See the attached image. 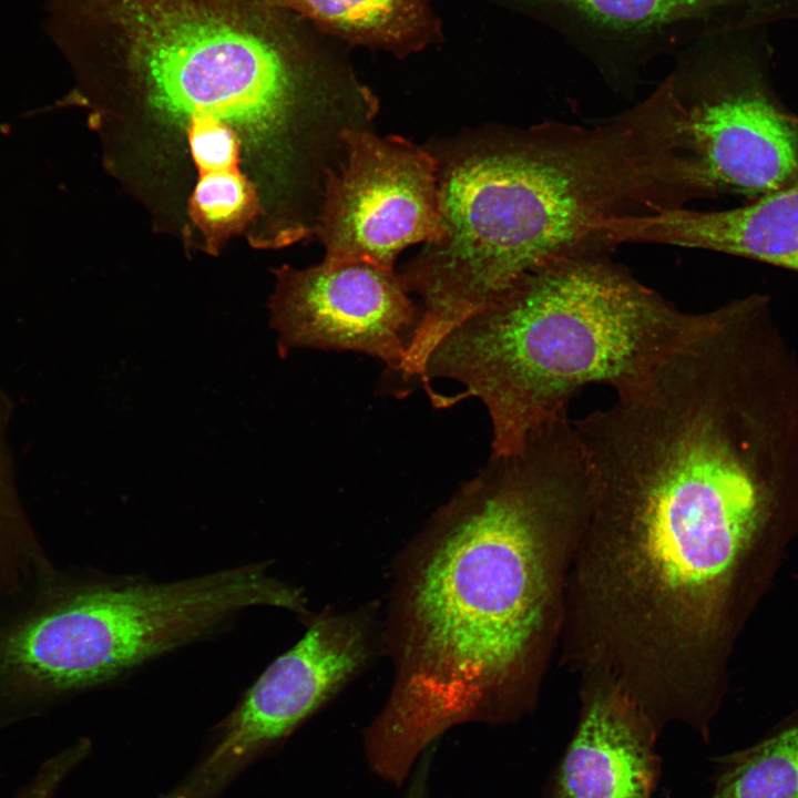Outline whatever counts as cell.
<instances>
[{
    "mask_svg": "<svg viewBox=\"0 0 798 798\" xmlns=\"http://www.w3.org/2000/svg\"><path fill=\"white\" fill-rule=\"evenodd\" d=\"M592 497L571 424L491 453L397 560L382 643L393 679L364 733L372 770L401 785L448 729L530 708Z\"/></svg>",
    "mask_w": 798,
    "mask_h": 798,
    "instance_id": "1",
    "label": "cell"
},
{
    "mask_svg": "<svg viewBox=\"0 0 798 798\" xmlns=\"http://www.w3.org/2000/svg\"><path fill=\"white\" fill-rule=\"evenodd\" d=\"M429 151L442 232L399 273L422 301L401 365L412 377L447 334L525 275L606 254L608 222L700 195L676 111L659 89L600 124L492 127Z\"/></svg>",
    "mask_w": 798,
    "mask_h": 798,
    "instance_id": "2",
    "label": "cell"
},
{
    "mask_svg": "<svg viewBox=\"0 0 798 798\" xmlns=\"http://www.w3.org/2000/svg\"><path fill=\"white\" fill-rule=\"evenodd\" d=\"M307 631L274 659L215 727L196 766L162 798H218L257 757L323 707L371 659V606L313 615Z\"/></svg>",
    "mask_w": 798,
    "mask_h": 798,
    "instance_id": "5",
    "label": "cell"
},
{
    "mask_svg": "<svg viewBox=\"0 0 798 798\" xmlns=\"http://www.w3.org/2000/svg\"><path fill=\"white\" fill-rule=\"evenodd\" d=\"M12 413L0 383V598L21 593L57 567L19 494L8 442Z\"/></svg>",
    "mask_w": 798,
    "mask_h": 798,
    "instance_id": "13",
    "label": "cell"
},
{
    "mask_svg": "<svg viewBox=\"0 0 798 798\" xmlns=\"http://www.w3.org/2000/svg\"><path fill=\"white\" fill-rule=\"evenodd\" d=\"M288 10L321 33L398 58L442 41L430 0H258Z\"/></svg>",
    "mask_w": 798,
    "mask_h": 798,
    "instance_id": "12",
    "label": "cell"
},
{
    "mask_svg": "<svg viewBox=\"0 0 798 798\" xmlns=\"http://www.w3.org/2000/svg\"><path fill=\"white\" fill-rule=\"evenodd\" d=\"M345 158L328 174L315 232L327 263L395 269L408 246L441 236L438 163L426 147L369 129L342 134Z\"/></svg>",
    "mask_w": 798,
    "mask_h": 798,
    "instance_id": "6",
    "label": "cell"
},
{
    "mask_svg": "<svg viewBox=\"0 0 798 798\" xmlns=\"http://www.w3.org/2000/svg\"><path fill=\"white\" fill-rule=\"evenodd\" d=\"M270 326L286 357L297 348L356 351L398 374L420 310L399 273L367 262L276 272Z\"/></svg>",
    "mask_w": 798,
    "mask_h": 798,
    "instance_id": "7",
    "label": "cell"
},
{
    "mask_svg": "<svg viewBox=\"0 0 798 798\" xmlns=\"http://www.w3.org/2000/svg\"><path fill=\"white\" fill-rule=\"evenodd\" d=\"M662 727L618 685L590 679L575 732L548 786V798H653Z\"/></svg>",
    "mask_w": 798,
    "mask_h": 798,
    "instance_id": "9",
    "label": "cell"
},
{
    "mask_svg": "<svg viewBox=\"0 0 798 798\" xmlns=\"http://www.w3.org/2000/svg\"><path fill=\"white\" fill-rule=\"evenodd\" d=\"M710 798H798V712L755 744L718 757Z\"/></svg>",
    "mask_w": 798,
    "mask_h": 798,
    "instance_id": "14",
    "label": "cell"
},
{
    "mask_svg": "<svg viewBox=\"0 0 798 798\" xmlns=\"http://www.w3.org/2000/svg\"><path fill=\"white\" fill-rule=\"evenodd\" d=\"M255 606L308 614L265 562L170 582L57 567L0 610V687L41 716Z\"/></svg>",
    "mask_w": 798,
    "mask_h": 798,
    "instance_id": "4",
    "label": "cell"
},
{
    "mask_svg": "<svg viewBox=\"0 0 798 798\" xmlns=\"http://www.w3.org/2000/svg\"><path fill=\"white\" fill-rule=\"evenodd\" d=\"M671 78L688 144L714 195L757 198L798 183V115L750 83L683 68Z\"/></svg>",
    "mask_w": 798,
    "mask_h": 798,
    "instance_id": "8",
    "label": "cell"
},
{
    "mask_svg": "<svg viewBox=\"0 0 798 798\" xmlns=\"http://www.w3.org/2000/svg\"><path fill=\"white\" fill-rule=\"evenodd\" d=\"M611 242L702 248L798 272V183L725 211L686 207L615 219Z\"/></svg>",
    "mask_w": 798,
    "mask_h": 798,
    "instance_id": "10",
    "label": "cell"
},
{
    "mask_svg": "<svg viewBox=\"0 0 798 798\" xmlns=\"http://www.w3.org/2000/svg\"><path fill=\"white\" fill-rule=\"evenodd\" d=\"M699 314L679 310L606 254L550 263L447 334L420 379L456 381L492 424V453L520 451L590 385L635 391Z\"/></svg>",
    "mask_w": 798,
    "mask_h": 798,
    "instance_id": "3",
    "label": "cell"
},
{
    "mask_svg": "<svg viewBox=\"0 0 798 798\" xmlns=\"http://www.w3.org/2000/svg\"><path fill=\"white\" fill-rule=\"evenodd\" d=\"M590 53L601 65H636L684 27L734 0H509Z\"/></svg>",
    "mask_w": 798,
    "mask_h": 798,
    "instance_id": "11",
    "label": "cell"
},
{
    "mask_svg": "<svg viewBox=\"0 0 798 798\" xmlns=\"http://www.w3.org/2000/svg\"><path fill=\"white\" fill-rule=\"evenodd\" d=\"M430 763L422 760L416 767L405 798H428V777Z\"/></svg>",
    "mask_w": 798,
    "mask_h": 798,
    "instance_id": "15",
    "label": "cell"
}]
</instances>
